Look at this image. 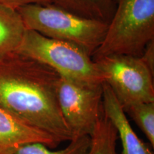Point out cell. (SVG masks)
<instances>
[{
    "label": "cell",
    "instance_id": "obj_1",
    "mask_svg": "<svg viewBox=\"0 0 154 154\" xmlns=\"http://www.w3.org/2000/svg\"><path fill=\"white\" fill-rule=\"evenodd\" d=\"M60 76L15 51L0 55V107L61 143L73 139L57 100Z\"/></svg>",
    "mask_w": 154,
    "mask_h": 154
},
{
    "label": "cell",
    "instance_id": "obj_2",
    "mask_svg": "<svg viewBox=\"0 0 154 154\" xmlns=\"http://www.w3.org/2000/svg\"><path fill=\"white\" fill-rule=\"evenodd\" d=\"M27 30L69 42L91 56L104 39L108 24L49 5H28L17 9Z\"/></svg>",
    "mask_w": 154,
    "mask_h": 154
},
{
    "label": "cell",
    "instance_id": "obj_3",
    "mask_svg": "<svg viewBox=\"0 0 154 154\" xmlns=\"http://www.w3.org/2000/svg\"><path fill=\"white\" fill-rule=\"evenodd\" d=\"M114 1V12L93 60L113 54L140 57L154 39V0Z\"/></svg>",
    "mask_w": 154,
    "mask_h": 154
},
{
    "label": "cell",
    "instance_id": "obj_4",
    "mask_svg": "<svg viewBox=\"0 0 154 154\" xmlns=\"http://www.w3.org/2000/svg\"><path fill=\"white\" fill-rule=\"evenodd\" d=\"M49 66L59 76L74 82L102 84L106 76L91 56L77 46L26 30L17 51Z\"/></svg>",
    "mask_w": 154,
    "mask_h": 154
},
{
    "label": "cell",
    "instance_id": "obj_5",
    "mask_svg": "<svg viewBox=\"0 0 154 154\" xmlns=\"http://www.w3.org/2000/svg\"><path fill=\"white\" fill-rule=\"evenodd\" d=\"M122 108L154 102L153 76L141 57L113 54L94 60Z\"/></svg>",
    "mask_w": 154,
    "mask_h": 154
},
{
    "label": "cell",
    "instance_id": "obj_6",
    "mask_svg": "<svg viewBox=\"0 0 154 154\" xmlns=\"http://www.w3.org/2000/svg\"><path fill=\"white\" fill-rule=\"evenodd\" d=\"M57 100L73 138L90 136L103 112V84H88L60 76Z\"/></svg>",
    "mask_w": 154,
    "mask_h": 154
},
{
    "label": "cell",
    "instance_id": "obj_7",
    "mask_svg": "<svg viewBox=\"0 0 154 154\" xmlns=\"http://www.w3.org/2000/svg\"><path fill=\"white\" fill-rule=\"evenodd\" d=\"M33 142L51 149L59 144L50 135L24 124L0 107V154H14L21 146Z\"/></svg>",
    "mask_w": 154,
    "mask_h": 154
},
{
    "label": "cell",
    "instance_id": "obj_8",
    "mask_svg": "<svg viewBox=\"0 0 154 154\" xmlns=\"http://www.w3.org/2000/svg\"><path fill=\"white\" fill-rule=\"evenodd\" d=\"M102 107L119 134L122 145L121 154H153L151 148L144 143L133 130L127 116L110 86L103 84Z\"/></svg>",
    "mask_w": 154,
    "mask_h": 154
},
{
    "label": "cell",
    "instance_id": "obj_9",
    "mask_svg": "<svg viewBox=\"0 0 154 154\" xmlns=\"http://www.w3.org/2000/svg\"><path fill=\"white\" fill-rule=\"evenodd\" d=\"M26 30L17 9L0 5V55L17 51Z\"/></svg>",
    "mask_w": 154,
    "mask_h": 154
},
{
    "label": "cell",
    "instance_id": "obj_10",
    "mask_svg": "<svg viewBox=\"0 0 154 154\" xmlns=\"http://www.w3.org/2000/svg\"><path fill=\"white\" fill-rule=\"evenodd\" d=\"M51 4L79 16L109 24L115 10L114 0H51Z\"/></svg>",
    "mask_w": 154,
    "mask_h": 154
},
{
    "label": "cell",
    "instance_id": "obj_11",
    "mask_svg": "<svg viewBox=\"0 0 154 154\" xmlns=\"http://www.w3.org/2000/svg\"><path fill=\"white\" fill-rule=\"evenodd\" d=\"M90 137L91 147L88 154H117L118 132L103 110Z\"/></svg>",
    "mask_w": 154,
    "mask_h": 154
},
{
    "label": "cell",
    "instance_id": "obj_12",
    "mask_svg": "<svg viewBox=\"0 0 154 154\" xmlns=\"http://www.w3.org/2000/svg\"><path fill=\"white\" fill-rule=\"evenodd\" d=\"M90 147L91 137L84 136L73 138L66 147L57 151L42 143L33 142L21 146L14 154H88Z\"/></svg>",
    "mask_w": 154,
    "mask_h": 154
},
{
    "label": "cell",
    "instance_id": "obj_13",
    "mask_svg": "<svg viewBox=\"0 0 154 154\" xmlns=\"http://www.w3.org/2000/svg\"><path fill=\"white\" fill-rule=\"evenodd\" d=\"M140 128L150 144L154 147V102L135 103L122 108Z\"/></svg>",
    "mask_w": 154,
    "mask_h": 154
},
{
    "label": "cell",
    "instance_id": "obj_14",
    "mask_svg": "<svg viewBox=\"0 0 154 154\" xmlns=\"http://www.w3.org/2000/svg\"><path fill=\"white\" fill-rule=\"evenodd\" d=\"M49 5L51 0H0V5L17 9L19 7L28 5Z\"/></svg>",
    "mask_w": 154,
    "mask_h": 154
},
{
    "label": "cell",
    "instance_id": "obj_15",
    "mask_svg": "<svg viewBox=\"0 0 154 154\" xmlns=\"http://www.w3.org/2000/svg\"><path fill=\"white\" fill-rule=\"evenodd\" d=\"M140 57L150 69L151 72L154 74V39L146 45L143 54Z\"/></svg>",
    "mask_w": 154,
    "mask_h": 154
}]
</instances>
